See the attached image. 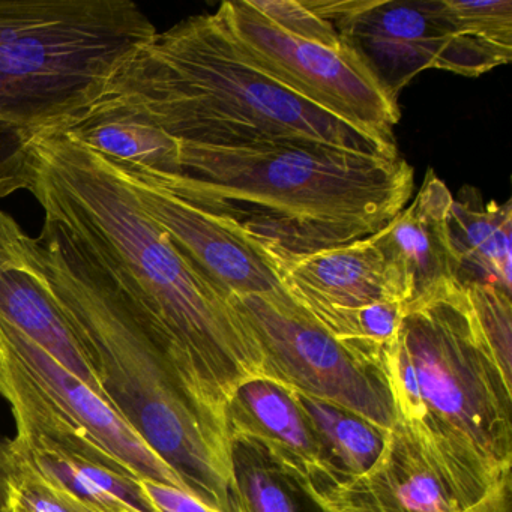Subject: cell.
Instances as JSON below:
<instances>
[{"mask_svg": "<svg viewBox=\"0 0 512 512\" xmlns=\"http://www.w3.org/2000/svg\"><path fill=\"white\" fill-rule=\"evenodd\" d=\"M32 155L31 194L44 214L73 229L152 317L196 400L229 431L236 389L265 379L259 341L232 295L172 244L97 152L46 130Z\"/></svg>", "mask_w": 512, "mask_h": 512, "instance_id": "6da1fadb", "label": "cell"}, {"mask_svg": "<svg viewBox=\"0 0 512 512\" xmlns=\"http://www.w3.org/2000/svg\"><path fill=\"white\" fill-rule=\"evenodd\" d=\"M148 173L244 239L275 269L374 235L415 191L413 167L404 158L317 143L178 145L175 172Z\"/></svg>", "mask_w": 512, "mask_h": 512, "instance_id": "7a4b0ae2", "label": "cell"}, {"mask_svg": "<svg viewBox=\"0 0 512 512\" xmlns=\"http://www.w3.org/2000/svg\"><path fill=\"white\" fill-rule=\"evenodd\" d=\"M37 245L50 289L107 403L191 496L232 512L229 431L196 400L163 332L67 224L44 214Z\"/></svg>", "mask_w": 512, "mask_h": 512, "instance_id": "3957f363", "label": "cell"}, {"mask_svg": "<svg viewBox=\"0 0 512 512\" xmlns=\"http://www.w3.org/2000/svg\"><path fill=\"white\" fill-rule=\"evenodd\" d=\"M106 92L139 107L182 146L317 143L398 157L395 142L347 124L266 76L245 58L215 13L157 32Z\"/></svg>", "mask_w": 512, "mask_h": 512, "instance_id": "277c9868", "label": "cell"}, {"mask_svg": "<svg viewBox=\"0 0 512 512\" xmlns=\"http://www.w3.org/2000/svg\"><path fill=\"white\" fill-rule=\"evenodd\" d=\"M380 373L395 418L496 479L511 478L512 377L488 344L463 284L406 311Z\"/></svg>", "mask_w": 512, "mask_h": 512, "instance_id": "5b68a950", "label": "cell"}, {"mask_svg": "<svg viewBox=\"0 0 512 512\" xmlns=\"http://www.w3.org/2000/svg\"><path fill=\"white\" fill-rule=\"evenodd\" d=\"M155 35L131 0H0V121L61 127Z\"/></svg>", "mask_w": 512, "mask_h": 512, "instance_id": "8992f818", "label": "cell"}, {"mask_svg": "<svg viewBox=\"0 0 512 512\" xmlns=\"http://www.w3.org/2000/svg\"><path fill=\"white\" fill-rule=\"evenodd\" d=\"M0 395L13 409L16 437L188 493L182 479L98 392L2 319Z\"/></svg>", "mask_w": 512, "mask_h": 512, "instance_id": "52a82bcc", "label": "cell"}, {"mask_svg": "<svg viewBox=\"0 0 512 512\" xmlns=\"http://www.w3.org/2000/svg\"><path fill=\"white\" fill-rule=\"evenodd\" d=\"M511 490V478H493L395 418L376 463L316 506L322 512H511Z\"/></svg>", "mask_w": 512, "mask_h": 512, "instance_id": "ba28073f", "label": "cell"}, {"mask_svg": "<svg viewBox=\"0 0 512 512\" xmlns=\"http://www.w3.org/2000/svg\"><path fill=\"white\" fill-rule=\"evenodd\" d=\"M232 301L259 341L265 379L391 428L395 409L382 373L335 340L286 290L232 295Z\"/></svg>", "mask_w": 512, "mask_h": 512, "instance_id": "9c48e42d", "label": "cell"}, {"mask_svg": "<svg viewBox=\"0 0 512 512\" xmlns=\"http://www.w3.org/2000/svg\"><path fill=\"white\" fill-rule=\"evenodd\" d=\"M215 14L245 58L266 76L347 124L395 142L397 100L347 44L328 47L292 37L248 0L223 2Z\"/></svg>", "mask_w": 512, "mask_h": 512, "instance_id": "30bf717a", "label": "cell"}, {"mask_svg": "<svg viewBox=\"0 0 512 512\" xmlns=\"http://www.w3.org/2000/svg\"><path fill=\"white\" fill-rule=\"evenodd\" d=\"M386 92L427 70L451 71L455 26L448 0H310Z\"/></svg>", "mask_w": 512, "mask_h": 512, "instance_id": "8fae6325", "label": "cell"}, {"mask_svg": "<svg viewBox=\"0 0 512 512\" xmlns=\"http://www.w3.org/2000/svg\"><path fill=\"white\" fill-rule=\"evenodd\" d=\"M104 160L172 244L221 289L238 296L283 289L275 266L244 239L167 190L146 170Z\"/></svg>", "mask_w": 512, "mask_h": 512, "instance_id": "7c38bea8", "label": "cell"}, {"mask_svg": "<svg viewBox=\"0 0 512 512\" xmlns=\"http://www.w3.org/2000/svg\"><path fill=\"white\" fill-rule=\"evenodd\" d=\"M227 427L232 442L257 449L314 505L344 482L293 392L274 380L242 383L227 406Z\"/></svg>", "mask_w": 512, "mask_h": 512, "instance_id": "4fadbf2b", "label": "cell"}, {"mask_svg": "<svg viewBox=\"0 0 512 512\" xmlns=\"http://www.w3.org/2000/svg\"><path fill=\"white\" fill-rule=\"evenodd\" d=\"M0 319L103 397L70 322L50 289L37 238L4 209H0Z\"/></svg>", "mask_w": 512, "mask_h": 512, "instance_id": "5bb4252c", "label": "cell"}, {"mask_svg": "<svg viewBox=\"0 0 512 512\" xmlns=\"http://www.w3.org/2000/svg\"><path fill=\"white\" fill-rule=\"evenodd\" d=\"M452 202L451 190L428 169L415 199L371 235L397 275L406 311L458 283L460 266L449 229Z\"/></svg>", "mask_w": 512, "mask_h": 512, "instance_id": "9a60e30c", "label": "cell"}, {"mask_svg": "<svg viewBox=\"0 0 512 512\" xmlns=\"http://www.w3.org/2000/svg\"><path fill=\"white\" fill-rule=\"evenodd\" d=\"M277 271L287 295L314 319L377 302H403L397 275L371 236L289 260Z\"/></svg>", "mask_w": 512, "mask_h": 512, "instance_id": "2e32d148", "label": "cell"}, {"mask_svg": "<svg viewBox=\"0 0 512 512\" xmlns=\"http://www.w3.org/2000/svg\"><path fill=\"white\" fill-rule=\"evenodd\" d=\"M53 130L115 163L160 175L176 170L178 143L143 110L110 92Z\"/></svg>", "mask_w": 512, "mask_h": 512, "instance_id": "e0dca14e", "label": "cell"}, {"mask_svg": "<svg viewBox=\"0 0 512 512\" xmlns=\"http://www.w3.org/2000/svg\"><path fill=\"white\" fill-rule=\"evenodd\" d=\"M458 259V283L485 284L512 296V206L485 203L473 188H464L449 215Z\"/></svg>", "mask_w": 512, "mask_h": 512, "instance_id": "ac0fdd59", "label": "cell"}, {"mask_svg": "<svg viewBox=\"0 0 512 512\" xmlns=\"http://www.w3.org/2000/svg\"><path fill=\"white\" fill-rule=\"evenodd\" d=\"M14 457L98 512H157L140 479L43 442L8 440Z\"/></svg>", "mask_w": 512, "mask_h": 512, "instance_id": "d6986e66", "label": "cell"}, {"mask_svg": "<svg viewBox=\"0 0 512 512\" xmlns=\"http://www.w3.org/2000/svg\"><path fill=\"white\" fill-rule=\"evenodd\" d=\"M292 392L344 482L358 478L376 463L385 445V430L343 407Z\"/></svg>", "mask_w": 512, "mask_h": 512, "instance_id": "ffe728a7", "label": "cell"}, {"mask_svg": "<svg viewBox=\"0 0 512 512\" xmlns=\"http://www.w3.org/2000/svg\"><path fill=\"white\" fill-rule=\"evenodd\" d=\"M233 512H296L293 487L257 449L232 442Z\"/></svg>", "mask_w": 512, "mask_h": 512, "instance_id": "44dd1931", "label": "cell"}, {"mask_svg": "<svg viewBox=\"0 0 512 512\" xmlns=\"http://www.w3.org/2000/svg\"><path fill=\"white\" fill-rule=\"evenodd\" d=\"M469 293L479 326L493 349L500 367L512 377V301L511 295L494 286L470 284Z\"/></svg>", "mask_w": 512, "mask_h": 512, "instance_id": "7402d4cb", "label": "cell"}, {"mask_svg": "<svg viewBox=\"0 0 512 512\" xmlns=\"http://www.w3.org/2000/svg\"><path fill=\"white\" fill-rule=\"evenodd\" d=\"M251 7L262 14L268 22L292 37L322 44L341 47L346 41L338 34L337 28L316 13L308 2L299 0H248Z\"/></svg>", "mask_w": 512, "mask_h": 512, "instance_id": "603a6c76", "label": "cell"}, {"mask_svg": "<svg viewBox=\"0 0 512 512\" xmlns=\"http://www.w3.org/2000/svg\"><path fill=\"white\" fill-rule=\"evenodd\" d=\"M37 131L0 121V199L34 184L32 140Z\"/></svg>", "mask_w": 512, "mask_h": 512, "instance_id": "cb8c5ba5", "label": "cell"}, {"mask_svg": "<svg viewBox=\"0 0 512 512\" xmlns=\"http://www.w3.org/2000/svg\"><path fill=\"white\" fill-rule=\"evenodd\" d=\"M13 458L17 470L13 496L28 508L29 512H98L64 488L43 478L19 458L14 455Z\"/></svg>", "mask_w": 512, "mask_h": 512, "instance_id": "d4e9b609", "label": "cell"}, {"mask_svg": "<svg viewBox=\"0 0 512 512\" xmlns=\"http://www.w3.org/2000/svg\"><path fill=\"white\" fill-rule=\"evenodd\" d=\"M140 485L157 512H220L172 485L151 479H140Z\"/></svg>", "mask_w": 512, "mask_h": 512, "instance_id": "484cf974", "label": "cell"}, {"mask_svg": "<svg viewBox=\"0 0 512 512\" xmlns=\"http://www.w3.org/2000/svg\"><path fill=\"white\" fill-rule=\"evenodd\" d=\"M16 463L11 455L8 442H0V512H4L13 494L16 479Z\"/></svg>", "mask_w": 512, "mask_h": 512, "instance_id": "4316f807", "label": "cell"}, {"mask_svg": "<svg viewBox=\"0 0 512 512\" xmlns=\"http://www.w3.org/2000/svg\"><path fill=\"white\" fill-rule=\"evenodd\" d=\"M4 512H29L28 508L22 505L16 497L11 494L10 502H8L7 508L4 509Z\"/></svg>", "mask_w": 512, "mask_h": 512, "instance_id": "83f0119b", "label": "cell"}]
</instances>
